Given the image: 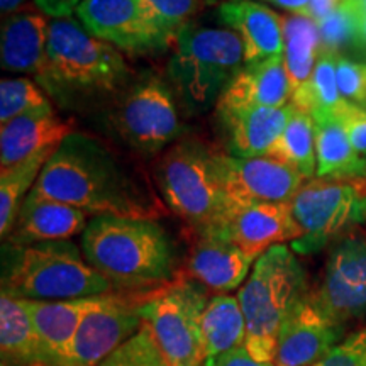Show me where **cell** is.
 <instances>
[{
  "instance_id": "obj_29",
  "label": "cell",
  "mask_w": 366,
  "mask_h": 366,
  "mask_svg": "<svg viewBox=\"0 0 366 366\" xmlns=\"http://www.w3.org/2000/svg\"><path fill=\"white\" fill-rule=\"evenodd\" d=\"M337 54L320 51L310 80L292 94V104L312 119L336 116L347 100L342 99L337 86Z\"/></svg>"
},
{
  "instance_id": "obj_40",
  "label": "cell",
  "mask_w": 366,
  "mask_h": 366,
  "mask_svg": "<svg viewBox=\"0 0 366 366\" xmlns=\"http://www.w3.org/2000/svg\"><path fill=\"white\" fill-rule=\"evenodd\" d=\"M84 0H34L41 12L51 16L54 19H66L73 12H76Z\"/></svg>"
},
{
  "instance_id": "obj_21",
  "label": "cell",
  "mask_w": 366,
  "mask_h": 366,
  "mask_svg": "<svg viewBox=\"0 0 366 366\" xmlns=\"http://www.w3.org/2000/svg\"><path fill=\"white\" fill-rule=\"evenodd\" d=\"M73 122L63 121L53 109L12 119L0 131V167H16L48 149H58L73 134Z\"/></svg>"
},
{
  "instance_id": "obj_11",
  "label": "cell",
  "mask_w": 366,
  "mask_h": 366,
  "mask_svg": "<svg viewBox=\"0 0 366 366\" xmlns=\"http://www.w3.org/2000/svg\"><path fill=\"white\" fill-rule=\"evenodd\" d=\"M157 290L114 292L100 297L56 366H99L143 327L141 307Z\"/></svg>"
},
{
  "instance_id": "obj_30",
  "label": "cell",
  "mask_w": 366,
  "mask_h": 366,
  "mask_svg": "<svg viewBox=\"0 0 366 366\" xmlns=\"http://www.w3.org/2000/svg\"><path fill=\"white\" fill-rule=\"evenodd\" d=\"M54 151L56 149L43 151L0 173V234H2V239H7V236L12 232L19 210L26 200V192L36 185L44 164L49 162Z\"/></svg>"
},
{
  "instance_id": "obj_8",
  "label": "cell",
  "mask_w": 366,
  "mask_h": 366,
  "mask_svg": "<svg viewBox=\"0 0 366 366\" xmlns=\"http://www.w3.org/2000/svg\"><path fill=\"white\" fill-rule=\"evenodd\" d=\"M209 300L207 288L178 274L143 304L141 319L168 366L204 365L200 320Z\"/></svg>"
},
{
  "instance_id": "obj_44",
  "label": "cell",
  "mask_w": 366,
  "mask_h": 366,
  "mask_svg": "<svg viewBox=\"0 0 366 366\" xmlns=\"http://www.w3.org/2000/svg\"><path fill=\"white\" fill-rule=\"evenodd\" d=\"M358 43L366 44V14L358 16Z\"/></svg>"
},
{
  "instance_id": "obj_33",
  "label": "cell",
  "mask_w": 366,
  "mask_h": 366,
  "mask_svg": "<svg viewBox=\"0 0 366 366\" xmlns=\"http://www.w3.org/2000/svg\"><path fill=\"white\" fill-rule=\"evenodd\" d=\"M49 109L53 107L48 97L29 79H4L0 81V121L2 124L16 117L49 111Z\"/></svg>"
},
{
  "instance_id": "obj_45",
  "label": "cell",
  "mask_w": 366,
  "mask_h": 366,
  "mask_svg": "<svg viewBox=\"0 0 366 366\" xmlns=\"http://www.w3.org/2000/svg\"><path fill=\"white\" fill-rule=\"evenodd\" d=\"M34 366H46V365H44V363H36Z\"/></svg>"
},
{
  "instance_id": "obj_23",
  "label": "cell",
  "mask_w": 366,
  "mask_h": 366,
  "mask_svg": "<svg viewBox=\"0 0 366 366\" xmlns=\"http://www.w3.org/2000/svg\"><path fill=\"white\" fill-rule=\"evenodd\" d=\"M100 297L53 302L22 300L43 345L46 366H56L65 358L81 320L97 305Z\"/></svg>"
},
{
  "instance_id": "obj_4",
  "label": "cell",
  "mask_w": 366,
  "mask_h": 366,
  "mask_svg": "<svg viewBox=\"0 0 366 366\" xmlns=\"http://www.w3.org/2000/svg\"><path fill=\"white\" fill-rule=\"evenodd\" d=\"M2 292L21 300H71L117 292L71 241L2 248Z\"/></svg>"
},
{
  "instance_id": "obj_7",
  "label": "cell",
  "mask_w": 366,
  "mask_h": 366,
  "mask_svg": "<svg viewBox=\"0 0 366 366\" xmlns=\"http://www.w3.org/2000/svg\"><path fill=\"white\" fill-rule=\"evenodd\" d=\"M216 154L199 141H182L158 164V187L164 200L195 234L216 226L229 209Z\"/></svg>"
},
{
  "instance_id": "obj_15",
  "label": "cell",
  "mask_w": 366,
  "mask_h": 366,
  "mask_svg": "<svg viewBox=\"0 0 366 366\" xmlns=\"http://www.w3.org/2000/svg\"><path fill=\"white\" fill-rule=\"evenodd\" d=\"M207 231L221 232L253 259L273 246L294 242L302 236L290 202L229 205L221 221Z\"/></svg>"
},
{
  "instance_id": "obj_38",
  "label": "cell",
  "mask_w": 366,
  "mask_h": 366,
  "mask_svg": "<svg viewBox=\"0 0 366 366\" xmlns=\"http://www.w3.org/2000/svg\"><path fill=\"white\" fill-rule=\"evenodd\" d=\"M334 117L345 127L355 149L358 153H366V111L358 105L346 102Z\"/></svg>"
},
{
  "instance_id": "obj_43",
  "label": "cell",
  "mask_w": 366,
  "mask_h": 366,
  "mask_svg": "<svg viewBox=\"0 0 366 366\" xmlns=\"http://www.w3.org/2000/svg\"><path fill=\"white\" fill-rule=\"evenodd\" d=\"M24 2L26 0H0V9L2 14H14Z\"/></svg>"
},
{
  "instance_id": "obj_14",
  "label": "cell",
  "mask_w": 366,
  "mask_h": 366,
  "mask_svg": "<svg viewBox=\"0 0 366 366\" xmlns=\"http://www.w3.org/2000/svg\"><path fill=\"white\" fill-rule=\"evenodd\" d=\"M76 17L86 33L129 54L164 51L168 43L146 19L141 0H84Z\"/></svg>"
},
{
  "instance_id": "obj_35",
  "label": "cell",
  "mask_w": 366,
  "mask_h": 366,
  "mask_svg": "<svg viewBox=\"0 0 366 366\" xmlns=\"http://www.w3.org/2000/svg\"><path fill=\"white\" fill-rule=\"evenodd\" d=\"M99 366H168L146 324Z\"/></svg>"
},
{
  "instance_id": "obj_1",
  "label": "cell",
  "mask_w": 366,
  "mask_h": 366,
  "mask_svg": "<svg viewBox=\"0 0 366 366\" xmlns=\"http://www.w3.org/2000/svg\"><path fill=\"white\" fill-rule=\"evenodd\" d=\"M31 192L97 216L154 217L153 200L139 183L111 151L81 132L54 151Z\"/></svg>"
},
{
  "instance_id": "obj_27",
  "label": "cell",
  "mask_w": 366,
  "mask_h": 366,
  "mask_svg": "<svg viewBox=\"0 0 366 366\" xmlns=\"http://www.w3.org/2000/svg\"><path fill=\"white\" fill-rule=\"evenodd\" d=\"M200 331L205 361L244 346L246 320L237 297L226 294L212 297L202 314Z\"/></svg>"
},
{
  "instance_id": "obj_42",
  "label": "cell",
  "mask_w": 366,
  "mask_h": 366,
  "mask_svg": "<svg viewBox=\"0 0 366 366\" xmlns=\"http://www.w3.org/2000/svg\"><path fill=\"white\" fill-rule=\"evenodd\" d=\"M267 2L290 11L292 14L310 17V0H267Z\"/></svg>"
},
{
  "instance_id": "obj_41",
  "label": "cell",
  "mask_w": 366,
  "mask_h": 366,
  "mask_svg": "<svg viewBox=\"0 0 366 366\" xmlns=\"http://www.w3.org/2000/svg\"><path fill=\"white\" fill-rule=\"evenodd\" d=\"M342 4V0H310V17L315 22L326 19L329 14L336 11Z\"/></svg>"
},
{
  "instance_id": "obj_37",
  "label": "cell",
  "mask_w": 366,
  "mask_h": 366,
  "mask_svg": "<svg viewBox=\"0 0 366 366\" xmlns=\"http://www.w3.org/2000/svg\"><path fill=\"white\" fill-rule=\"evenodd\" d=\"M315 366H366V326L347 334Z\"/></svg>"
},
{
  "instance_id": "obj_46",
  "label": "cell",
  "mask_w": 366,
  "mask_h": 366,
  "mask_svg": "<svg viewBox=\"0 0 366 366\" xmlns=\"http://www.w3.org/2000/svg\"><path fill=\"white\" fill-rule=\"evenodd\" d=\"M365 177H366V170H365Z\"/></svg>"
},
{
  "instance_id": "obj_34",
  "label": "cell",
  "mask_w": 366,
  "mask_h": 366,
  "mask_svg": "<svg viewBox=\"0 0 366 366\" xmlns=\"http://www.w3.org/2000/svg\"><path fill=\"white\" fill-rule=\"evenodd\" d=\"M320 31V51L337 54L341 48L358 39V14L350 0H342L336 11L317 22Z\"/></svg>"
},
{
  "instance_id": "obj_6",
  "label": "cell",
  "mask_w": 366,
  "mask_h": 366,
  "mask_svg": "<svg viewBox=\"0 0 366 366\" xmlns=\"http://www.w3.org/2000/svg\"><path fill=\"white\" fill-rule=\"evenodd\" d=\"M168 65L173 89L189 109L207 111L217 104L244 66V48L234 31L190 24L175 39Z\"/></svg>"
},
{
  "instance_id": "obj_24",
  "label": "cell",
  "mask_w": 366,
  "mask_h": 366,
  "mask_svg": "<svg viewBox=\"0 0 366 366\" xmlns=\"http://www.w3.org/2000/svg\"><path fill=\"white\" fill-rule=\"evenodd\" d=\"M49 22L38 12H14L2 24V68L38 76L48 56Z\"/></svg>"
},
{
  "instance_id": "obj_2",
  "label": "cell",
  "mask_w": 366,
  "mask_h": 366,
  "mask_svg": "<svg viewBox=\"0 0 366 366\" xmlns=\"http://www.w3.org/2000/svg\"><path fill=\"white\" fill-rule=\"evenodd\" d=\"M81 253L117 292H151L178 277L175 244L154 219L97 216L81 234Z\"/></svg>"
},
{
  "instance_id": "obj_19",
  "label": "cell",
  "mask_w": 366,
  "mask_h": 366,
  "mask_svg": "<svg viewBox=\"0 0 366 366\" xmlns=\"http://www.w3.org/2000/svg\"><path fill=\"white\" fill-rule=\"evenodd\" d=\"M219 17L244 48V65L283 54V17L254 0H226Z\"/></svg>"
},
{
  "instance_id": "obj_25",
  "label": "cell",
  "mask_w": 366,
  "mask_h": 366,
  "mask_svg": "<svg viewBox=\"0 0 366 366\" xmlns=\"http://www.w3.org/2000/svg\"><path fill=\"white\" fill-rule=\"evenodd\" d=\"M0 351L2 366L46 365V355L36 327L21 299L0 295Z\"/></svg>"
},
{
  "instance_id": "obj_9",
  "label": "cell",
  "mask_w": 366,
  "mask_h": 366,
  "mask_svg": "<svg viewBox=\"0 0 366 366\" xmlns=\"http://www.w3.org/2000/svg\"><path fill=\"white\" fill-rule=\"evenodd\" d=\"M292 212L302 236L292 242L297 254H312L366 219V183L310 180L292 199Z\"/></svg>"
},
{
  "instance_id": "obj_26",
  "label": "cell",
  "mask_w": 366,
  "mask_h": 366,
  "mask_svg": "<svg viewBox=\"0 0 366 366\" xmlns=\"http://www.w3.org/2000/svg\"><path fill=\"white\" fill-rule=\"evenodd\" d=\"M314 121V143L319 178H345L365 177L366 159L360 158L350 136L336 117H319Z\"/></svg>"
},
{
  "instance_id": "obj_5",
  "label": "cell",
  "mask_w": 366,
  "mask_h": 366,
  "mask_svg": "<svg viewBox=\"0 0 366 366\" xmlns=\"http://www.w3.org/2000/svg\"><path fill=\"white\" fill-rule=\"evenodd\" d=\"M307 295V274L294 249L277 244L256 259L237 292L246 320L244 347L254 360L274 363L283 320Z\"/></svg>"
},
{
  "instance_id": "obj_3",
  "label": "cell",
  "mask_w": 366,
  "mask_h": 366,
  "mask_svg": "<svg viewBox=\"0 0 366 366\" xmlns=\"http://www.w3.org/2000/svg\"><path fill=\"white\" fill-rule=\"evenodd\" d=\"M131 70L116 46L86 33L80 22H49L48 56L39 85L65 107H81L122 94Z\"/></svg>"
},
{
  "instance_id": "obj_17",
  "label": "cell",
  "mask_w": 366,
  "mask_h": 366,
  "mask_svg": "<svg viewBox=\"0 0 366 366\" xmlns=\"http://www.w3.org/2000/svg\"><path fill=\"white\" fill-rule=\"evenodd\" d=\"M253 262V258L221 232H197V241L192 246L187 262L185 277L221 295L244 285Z\"/></svg>"
},
{
  "instance_id": "obj_13",
  "label": "cell",
  "mask_w": 366,
  "mask_h": 366,
  "mask_svg": "<svg viewBox=\"0 0 366 366\" xmlns=\"http://www.w3.org/2000/svg\"><path fill=\"white\" fill-rule=\"evenodd\" d=\"M217 167L229 205L292 202L305 177L269 157L236 158L217 153Z\"/></svg>"
},
{
  "instance_id": "obj_18",
  "label": "cell",
  "mask_w": 366,
  "mask_h": 366,
  "mask_svg": "<svg viewBox=\"0 0 366 366\" xmlns=\"http://www.w3.org/2000/svg\"><path fill=\"white\" fill-rule=\"evenodd\" d=\"M294 109L292 102L285 107L217 109L232 157H264L287 127Z\"/></svg>"
},
{
  "instance_id": "obj_22",
  "label": "cell",
  "mask_w": 366,
  "mask_h": 366,
  "mask_svg": "<svg viewBox=\"0 0 366 366\" xmlns=\"http://www.w3.org/2000/svg\"><path fill=\"white\" fill-rule=\"evenodd\" d=\"M290 102L292 86L280 54L242 66L222 92L216 109L285 107Z\"/></svg>"
},
{
  "instance_id": "obj_32",
  "label": "cell",
  "mask_w": 366,
  "mask_h": 366,
  "mask_svg": "<svg viewBox=\"0 0 366 366\" xmlns=\"http://www.w3.org/2000/svg\"><path fill=\"white\" fill-rule=\"evenodd\" d=\"M202 4L204 0H141L146 19L168 46L175 43L177 36L190 24Z\"/></svg>"
},
{
  "instance_id": "obj_16",
  "label": "cell",
  "mask_w": 366,
  "mask_h": 366,
  "mask_svg": "<svg viewBox=\"0 0 366 366\" xmlns=\"http://www.w3.org/2000/svg\"><path fill=\"white\" fill-rule=\"evenodd\" d=\"M347 336L310 302L309 295L283 320L277 337L274 366H315Z\"/></svg>"
},
{
  "instance_id": "obj_20",
  "label": "cell",
  "mask_w": 366,
  "mask_h": 366,
  "mask_svg": "<svg viewBox=\"0 0 366 366\" xmlns=\"http://www.w3.org/2000/svg\"><path fill=\"white\" fill-rule=\"evenodd\" d=\"M85 212L29 192L14 229L4 244L29 246L36 242L68 241L86 229Z\"/></svg>"
},
{
  "instance_id": "obj_28",
  "label": "cell",
  "mask_w": 366,
  "mask_h": 366,
  "mask_svg": "<svg viewBox=\"0 0 366 366\" xmlns=\"http://www.w3.org/2000/svg\"><path fill=\"white\" fill-rule=\"evenodd\" d=\"M282 17L283 61L294 94L312 76L320 54V31L312 17L299 16V14Z\"/></svg>"
},
{
  "instance_id": "obj_31",
  "label": "cell",
  "mask_w": 366,
  "mask_h": 366,
  "mask_svg": "<svg viewBox=\"0 0 366 366\" xmlns=\"http://www.w3.org/2000/svg\"><path fill=\"white\" fill-rule=\"evenodd\" d=\"M264 157L288 164L305 178L315 175L317 159H315L312 117L299 109H294L287 127Z\"/></svg>"
},
{
  "instance_id": "obj_12",
  "label": "cell",
  "mask_w": 366,
  "mask_h": 366,
  "mask_svg": "<svg viewBox=\"0 0 366 366\" xmlns=\"http://www.w3.org/2000/svg\"><path fill=\"white\" fill-rule=\"evenodd\" d=\"M309 299L336 326L366 319V241L345 237L334 244L319 285Z\"/></svg>"
},
{
  "instance_id": "obj_36",
  "label": "cell",
  "mask_w": 366,
  "mask_h": 366,
  "mask_svg": "<svg viewBox=\"0 0 366 366\" xmlns=\"http://www.w3.org/2000/svg\"><path fill=\"white\" fill-rule=\"evenodd\" d=\"M336 73L342 99L347 102L366 104V63L351 61L337 54Z\"/></svg>"
},
{
  "instance_id": "obj_39",
  "label": "cell",
  "mask_w": 366,
  "mask_h": 366,
  "mask_svg": "<svg viewBox=\"0 0 366 366\" xmlns=\"http://www.w3.org/2000/svg\"><path fill=\"white\" fill-rule=\"evenodd\" d=\"M202 366H274V363H262V361L254 360L244 346H239L236 350L216 356V358L207 360Z\"/></svg>"
},
{
  "instance_id": "obj_10",
  "label": "cell",
  "mask_w": 366,
  "mask_h": 366,
  "mask_svg": "<svg viewBox=\"0 0 366 366\" xmlns=\"http://www.w3.org/2000/svg\"><path fill=\"white\" fill-rule=\"evenodd\" d=\"M112 121L117 134L141 153H157L182 134L175 94L158 76L136 81L122 92Z\"/></svg>"
}]
</instances>
